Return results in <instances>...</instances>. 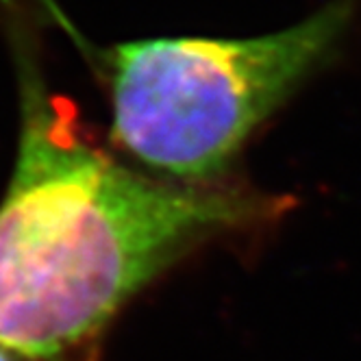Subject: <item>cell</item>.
I'll list each match as a JSON object with an SVG mask.
<instances>
[{
    "label": "cell",
    "instance_id": "1",
    "mask_svg": "<svg viewBox=\"0 0 361 361\" xmlns=\"http://www.w3.org/2000/svg\"><path fill=\"white\" fill-rule=\"evenodd\" d=\"M9 24L20 133L0 200V346L29 361H68L180 257L276 220L292 200L120 164L48 87L16 11Z\"/></svg>",
    "mask_w": 361,
    "mask_h": 361
},
{
    "label": "cell",
    "instance_id": "2",
    "mask_svg": "<svg viewBox=\"0 0 361 361\" xmlns=\"http://www.w3.org/2000/svg\"><path fill=\"white\" fill-rule=\"evenodd\" d=\"M361 0L257 37H157L98 50L114 142L157 176L218 183L242 146L338 53Z\"/></svg>",
    "mask_w": 361,
    "mask_h": 361
},
{
    "label": "cell",
    "instance_id": "3",
    "mask_svg": "<svg viewBox=\"0 0 361 361\" xmlns=\"http://www.w3.org/2000/svg\"><path fill=\"white\" fill-rule=\"evenodd\" d=\"M0 361H29L27 357H22L20 353L11 350V348H5L0 346Z\"/></svg>",
    "mask_w": 361,
    "mask_h": 361
}]
</instances>
